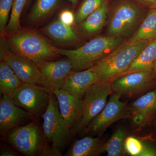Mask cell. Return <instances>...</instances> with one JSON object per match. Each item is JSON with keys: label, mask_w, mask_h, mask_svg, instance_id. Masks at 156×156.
Masks as SVG:
<instances>
[{"label": "cell", "mask_w": 156, "mask_h": 156, "mask_svg": "<svg viewBox=\"0 0 156 156\" xmlns=\"http://www.w3.org/2000/svg\"><path fill=\"white\" fill-rule=\"evenodd\" d=\"M27 0H14L10 17L6 28V33L13 34L21 30L20 19Z\"/></svg>", "instance_id": "obj_26"}, {"label": "cell", "mask_w": 156, "mask_h": 156, "mask_svg": "<svg viewBox=\"0 0 156 156\" xmlns=\"http://www.w3.org/2000/svg\"><path fill=\"white\" fill-rule=\"evenodd\" d=\"M156 60V38L141 51L124 75L137 71L152 70Z\"/></svg>", "instance_id": "obj_21"}, {"label": "cell", "mask_w": 156, "mask_h": 156, "mask_svg": "<svg viewBox=\"0 0 156 156\" xmlns=\"http://www.w3.org/2000/svg\"><path fill=\"white\" fill-rule=\"evenodd\" d=\"M14 1L0 0V31L2 36L6 34V28Z\"/></svg>", "instance_id": "obj_28"}, {"label": "cell", "mask_w": 156, "mask_h": 156, "mask_svg": "<svg viewBox=\"0 0 156 156\" xmlns=\"http://www.w3.org/2000/svg\"><path fill=\"white\" fill-rule=\"evenodd\" d=\"M109 1H110V0H109Z\"/></svg>", "instance_id": "obj_36"}, {"label": "cell", "mask_w": 156, "mask_h": 156, "mask_svg": "<svg viewBox=\"0 0 156 156\" xmlns=\"http://www.w3.org/2000/svg\"><path fill=\"white\" fill-rule=\"evenodd\" d=\"M144 8L149 9H156V0H135Z\"/></svg>", "instance_id": "obj_31"}, {"label": "cell", "mask_w": 156, "mask_h": 156, "mask_svg": "<svg viewBox=\"0 0 156 156\" xmlns=\"http://www.w3.org/2000/svg\"><path fill=\"white\" fill-rule=\"evenodd\" d=\"M36 118L17 105L11 96L1 95L0 99V134L2 139L10 130Z\"/></svg>", "instance_id": "obj_12"}, {"label": "cell", "mask_w": 156, "mask_h": 156, "mask_svg": "<svg viewBox=\"0 0 156 156\" xmlns=\"http://www.w3.org/2000/svg\"><path fill=\"white\" fill-rule=\"evenodd\" d=\"M126 154L132 156H156V148L133 136H127L124 144Z\"/></svg>", "instance_id": "obj_25"}, {"label": "cell", "mask_w": 156, "mask_h": 156, "mask_svg": "<svg viewBox=\"0 0 156 156\" xmlns=\"http://www.w3.org/2000/svg\"><path fill=\"white\" fill-rule=\"evenodd\" d=\"M42 118V127L45 136L53 147L62 152L73 134L62 116L58 100L53 91L50 93L49 105Z\"/></svg>", "instance_id": "obj_6"}, {"label": "cell", "mask_w": 156, "mask_h": 156, "mask_svg": "<svg viewBox=\"0 0 156 156\" xmlns=\"http://www.w3.org/2000/svg\"><path fill=\"white\" fill-rule=\"evenodd\" d=\"M1 60L9 65L23 83L37 84L53 91L34 62L12 52H6Z\"/></svg>", "instance_id": "obj_11"}, {"label": "cell", "mask_w": 156, "mask_h": 156, "mask_svg": "<svg viewBox=\"0 0 156 156\" xmlns=\"http://www.w3.org/2000/svg\"><path fill=\"white\" fill-rule=\"evenodd\" d=\"M35 63L51 84L53 91L61 89L66 78L73 71L72 63L67 58L55 61H40Z\"/></svg>", "instance_id": "obj_15"}, {"label": "cell", "mask_w": 156, "mask_h": 156, "mask_svg": "<svg viewBox=\"0 0 156 156\" xmlns=\"http://www.w3.org/2000/svg\"><path fill=\"white\" fill-rule=\"evenodd\" d=\"M104 143L99 136H87L74 141L64 156H94L101 154L100 149Z\"/></svg>", "instance_id": "obj_18"}, {"label": "cell", "mask_w": 156, "mask_h": 156, "mask_svg": "<svg viewBox=\"0 0 156 156\" xmlns=\"http://www.w3.org/2000/svg\"><path fill=\"white\" fill-rule=\"evenodd\" d=\"M58 19L63 24L71 27L75 23V15L69 10H64L59 13Z\"/></svg>", "instance_id": "obj_29"}, {"label": "cell", "mask_w": 156, "mask_h": 156, "mask_svg": "<svg viewBox=\"0 0 156 156\" xmlns=\"http://www.w3.org/2000/svg\"><path fill=\"white\" fill-rule=\"evenodd\" d=\"M128 107L134 127L141 128L147 126L156 117V90L147 92Z\"/></svg>", "instance_id": "obj_14"}, {"label": "cell", "mask_w": 156, "mask_h": 156, "mask_svg": "<svg viewBox=\"0 0 156 156\" xmlns=\"http://www.w3.org/2000/svg\"><path fill=\"white\" fill-rule=\"evenodd\" d=\"M153 72V73L155 77L156 78V60L154 64L153 68L152 69Z\"/></svg>", "instance_id": "obj_33"}, {"label": "cell", "mask_w": 156, "mask_h": 156, "mask_svg": "<svg viewBox=\"0 0 156 156\" xmlns=\"http://www.w3.org/2000/svg\"><path fill=\"white\" fill-rule=\"evenodd\" d=\"M9 36L7 41L12 52L35 62L50 61L60 56L53 46L34 31L20 30Z\"/></svg>", "instance_id": "obj_5"}, {"label": "cell", "mask_w": 156, "mask_h": 156, "mask_svg": "<svg viewBox=\"0 0 156 156\" xmlns=\"http://www.w3.org/2000/svg\"><path fill=\"white\" fill-rule=\"evenodd\" d=\"M32 0H27V1L26 5H27L29 4H30L31 2H32Z\"/></svg>", "instance_id": "obj_35"}, {"label": "cell", "mask_w": 156, "mask_h": 156, "mask_svg": "<svg viewBox=\"0 0 156 156\" xmlns=\"http://www.w3.org/2000/svg\"><path fill=\"white\" fill-rule=\"evenodd\" d=\"M151 41H126L96 62L92 68L97 74L98 81L112 82L123 75Z\"/></svg>", "instance_id": "obj_3"}, {"label": "cell", "mask_w": 156, "mask_h": 156, "mask_svg": "<svg viewBox=\"0 0 156 156\" xmlns=\"http://www.w3.org/2000/svg\"><path fill=\"white\" fill-rule=\"evenodd\" d=\"M153 123L154 126L156 127V117H155V118L154 119L153 121Z\"/></svg>", "instance_id": "obj_34"}, {"label": "cell", "mask_w": 156, "mask_h": 156, "mask_svg": "<svg viewBox=\"0 0 156 156\" xmlns=\"http://www.w3.org/2000/svg\"><path fill=\"white\" fill-rule=\"evenodd\" d=\"M156 38V9H149L146 16L134 34L128 41L136 42Z\"/></svg>", "instance_id": "obj_23"}, {"label": "cell", "mask_w": 156, "mask_h": 156, "mask_svg": "<svg viewBox=\"0 0 156 156\" xmlns=\"http://www.w3.org/2000/svg\"><path fill=\"white\" fill-rule=\"evenodd\" d=\"M112 92L111 82L98 81L89 87L82 99L83 119L78 133L84 132L91 121L103 110Z\"/></svg>", "instance_id": "obj_9"}, {"label": "cell", "mask_w": 156, "mask_h": 156, "mask_svg": "<svg viewBox=\"0 0 156 156\" xmlns=\"http://www.w3.org/2000/svg\"><path fill=\"white\" fill-rule=\"evenodd\" d=\"M98 81L97 74L92 68L80 71H73L66 79L61 89L82 99L89 87Z\"/></svg>", "instance_id": "obj_16"}, {"label": "cell", "mask_w": 156, "mask_h": 156, "mask_svg": "<svg viewBox=\"0 0 156 156\" xmlns=\"http://www.w3.org/2000/svg\"><path fill=\"white\" fill-rule=\"evenodd\" d=\"M38 119L11 129L5 140L12 147L26 156H60L45 136Z\"/></svg>", "instance_id": "obj_1"}, {"label": "cell", "mask_w": 156, "mask_h": 156, "mask_svg": "<svg viewBox=\"0 0 156 156\" xmlns=\"http://www.w3.org/2000/svg\"><path fill=\"white\" fill-rule=\"evenodd\" d=\"M43 33L56 43L71 44L79 41V38L71 27L55 20L41 28Z\"/></svg>", "instance_id": "obj_17"}, {"label": "cell", "mask_w": 156, "mask_h": 156, "mask_svg": "<svg viewBox=\"0 0 156 156\" xmlns=\"http://www.w3.org/2000/svg\"><path fill=\"white\" fill-rule=\"evenodd\" d=\"M152 70H140L126 74L111 82L113 92L131 97L146 92L155 84Z\"/></svg>", "instance_id": "obj_10"}, {"label": "cell", "mask_w": 156, "mask_h": 156, "mask_svg": "<svg viewBox=\"0 0 156 156\" xmlns=\"http://www.w3.org/2000/svg\"><path fill=\"white\" fill-rule=\"evenodd\" d=\"M62 0H36L27 15L28 22L37 23L41 22L57 10Z\"/></svg>", "instance_id": "obj_20"}, {"label": "cell", "mask_w": 156, "mask_h": 156, "mask_svg": "<svg viewBox=\"0 0 156 156\" xmlns=\"http://www.w3.org/2000/svg\"><path fill=\"white\" fill-rule=\"evenodd\" d=\"M109 6V1H108L79 23L83 33L87 35H92L97 33L102 29L106 22Z\"/></svg>", "instance_id": "obj_19"}, {"label": "cell", "mask_w": 156, "mask_h": 156, "mask_svg": "<svg viewBox=\"0 0 156 156\" xmlns=\"http://www.w3.org/2000/svg\"><path fill=\"white\" fill-rule=\"evenodd\" d=\"M53 92L57 98L59 109L67 126L73 134L78 133L83 119L82 99L61 89H56Z\"/></svg>", "instance_id": "obj_13"}, {"label": "cell", "mask_w": 156, "mask_h": 156, "mask_svg": "<svg viewBox=\"0 0 156 156\" xmlns=\"http://www.w3.org/2000/svg\"><path fill=\"white\" fill-rule=\"evenodd\" d=\"M68 1L71 3L73 6H75L80 0H68Z\"/></svg>", "instance_id": "obj_32"}, {"label": "cell", "mask_w": 156, "mask_h": 156, "mask_svg": "<svg viewBox=\"0 0 156 156\" xmlns=\"http://www.w3.org/2000/svg\"><path fill=\"white\" fill-rule=\"evenodd\" d=\"M120 97L112 92L104 108L91 121L83 133L87 136H99L115 122L130 118L128 107L120 100Z\"/></svg>", "instance_id": "obj_8"}, {"label": "cell", "mask_w": 156, "mask_h": 156, "mask_svg": "<svg viewBox=\"0 0 156 156\" xmlns=\"http://www.w3.org/2000/svg\"><path fill=\"white\" fill-rule=\"evenodd\" d=\"M51 92L47 87L23 83L14 92L12 98L17 105L39 119L48 108Z\"/></svg>", "instance_id": "obj_7"}, {"label": "cell", "mask_w": 156, "mask_h": 156, "mask_svg": "<svg viewBox=\"0 0 156 156\" xmlns=\"http://www.w3.org/2000/svg\"><path fill=\"white\" fill-rule=\"evenodd\" d=\"M147 13L135 0H115L109 6L107 36L130 39Z\"/></svg>", "instance_id": "obj_4"}, {"label": "cell", "mask_w": 156, "mask_h": 156, "mask_svg": "<svg viewBox=\"0 0 156 156\" xmlns=\"http://www.w3.org/2000/svg\"><path fill=\"white\" fill-rule=\"evenodd\" d=\"M23 83L13 70L4 61L0 63V92L1 95L12 97L14 92Z\"/></svg>", "instance_id": "obj_22"}, {"label": "cell", "mask_w": 156, "mask_h": 156, "mask_svg": "<svg viewBox=\"0 0 156 156\" xmlns=\"http://www.w3.org/2000/svg\"><path fill=\"white\" fill-rule=\"evenodd\" d=\"M127 136V131L125 128H118L110 138L103 144L101 148V154L106 152L108 156L126 155L124 144Z\"/></svg>", "instance_id": "obj_24"}, {"label": "cell", "mask_w": 156, "mask_h": 156, "mask_svg": "<svg viewBox=\"0 0 156 156\" xmlns=\"http://www.w3.org/2000/svg\"><path fill=\"white\" fill-rule=\"evenodd\" d=\"M108 1L109 0H84L75 14V23H80Z\"/></svg>", "instance_id": "obj_27"}, {"label": "cell", "mask_w": 156, "mask_h": 156, "mask_svg": "<svg viewBox=\"0 0 156 156\" xmlns=\"http://www.w3.org/2000/svg\"><path fill=\"white\" fill-rule=\"evenodd\" d=\"M121 37H99L74 50H66L53 46L54 51L66 56L72 63L74 71L91 68L98 61L118 48L123 42Z\"/></svg>", "instance_id": "obj_2"}, {"label": "cell", "mask_w": 156, "mask_h": 156, "mask_svg": "<svg viewBox=\"0 0 156 156\" xmlns=\"http://www.w3.org/2000/svg\"><path fill=\"white\" fill-rule=\"evenodd\" d=\"M16 150L12 146L5 143L1 144V150H0V156H17L19 154L16 151Z\"/></svg>", "instance_id": "obj_30"}]
</instances>
